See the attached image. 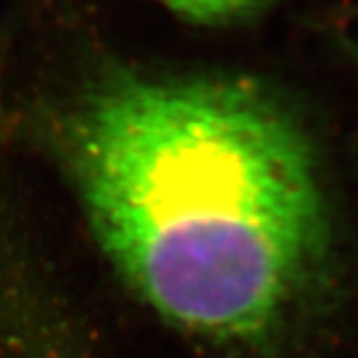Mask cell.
<instances>
[{"label":"cell","mask_w":358,"mask_h":358,"mask_svg":"<svg viewBox=\"0 0 358 358\" xmlns=\"http://www.w3.org/2000/svg\"><path fill=\"white\" fill-rule=\"evenodd\" d=\"M58 134L106 255L167 322L217 343L277 324L327 221L307 138L268 92L243 78L112 72Z\"/></svg>","instance_id":"6da1fadb"},{"label":"cell","mask_w":358,"mask_h":358,"mask_svg":"<svg viewBox=\"0 0 358 358\" xmlns=\"http://www.w3.org/2000/svg\"><path fill=\"white\" fill-rule=\"evenodd\" d=\"M157 2L166 4L167 8L181 14L183 18L205 22V24L227 22L263 4V0H157Z\"/></svg>","instance_id":"7a4b0ae2"}]
</instances>
